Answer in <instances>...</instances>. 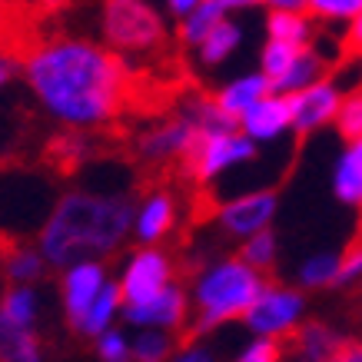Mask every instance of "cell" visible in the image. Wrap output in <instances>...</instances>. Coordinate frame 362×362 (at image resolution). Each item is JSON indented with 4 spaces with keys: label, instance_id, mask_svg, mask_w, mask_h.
I'll list each match as a JSON object with an SVG mask.
<instances>
[{
    "label": "cell",
    "instance_id": "27",
    "mask_svg": "<svg viewBox=\"0 0 362 362\" xmlns=\"http://www.w3.org/2000/svg\"><path fill=\"white\" fill-rule=\"evenodd\" d=\"M130 342H133V362H166L176 352L173 332L166 329H140Z\"/></svg>",
    "mask_w": 362,
    "mask_h": 362
},
{
    "label": "cell",
    "instance_id": "28",
    "mask_svg": "<svg viewBox=\"0 0 362 362\" xmlns=\"http://www.w3.org/2000/svg\"><path fill=\"white\" fill-rule=\"evenodd\" d=\"M240 256L250 266H256L259 273H269L276 266V256H279V243H276L273 230H263V233H256V236H250V240H243Z\"/></svg>",
    "mask_w": 362,
    "mask_h": 362
},
{
    "label": "cell",
    "instance_id": "3",
    "mask_svg": "<svg viewBox=\"0 0 362 362\" xmlns=\"http://www.w3.org/2000/svg\"><path fill=\"white\" fill-rule=\"evenodd\" d=\"M263 286L266 273L250 266L240 252L203 263L193 276V289H189L193 319H189L187 336H209L233 319H243L259 299Z\"/></svg>",
    "mask_w": 362,
    "mask_h": 362
},
{
    "label": "cell",
    "instance_id": "23",
    "mask_svg": "<svg viewBox=\"0 0 362 362\" xmlns=\"http://www.w3.org/2000/svg\"><path fill=\"white\" fill-rule=\"evenodd\" d=\"M0 362H47L40 332L30 326L0 322Z\"/></svg>",
    "mask_w": 362,
    "mask_h": 362
},
{
    "label": "cell",
    "instance_id": "26",
    "mask_svg": "<svg viewBox=\"0 0 362 362\" xmlns=\"http://www.w3.org/2000/svg\"><path fill=\"white\" fill-rule=\"evenodd\" d=\"M339 259L336 252H316L299 266V286L303 289H332L339 283Z\"/></svg>",
    "mask_w": 362,
    "mask_h": 362
},
{
    "label": "cell",
    "instance_id": "31",
    "mask_svg": "<svg viewBox=\"0 0 362 362\" xmlns=\"http://www.w3.org/2000/svg\"><path fill=\"white\" fill-rule=\"evenodd\" d=\"M166 362H223L220 346L206 336H183V342L176 346V352Z\"/></svg>",
    "mask_w": 362,
    "mask_h": 362
},
{
    "label": "cell",
    "instance_id": "32",
    "mask_svg": "<svg viewBox=\"0 0 362 362\" xmlns=\"http://www.w3.org/2000/svg\"><path fill=\"white\" fill-rule=\"evenodd\" d=\"M336 130L349 143L362 136V87L352 90L349 97H342V107L336 113Z\"/></svg>",
    "mask_w": 362,
    "mask_h": 362
},
{
    "label": "cell",
    "instance_id": "42",
    "mask_svg": "<svg viewBox=\"0 0 362 362\" xmlns=\"http://www.w3.org/2000/svg\"><path fill=\"white\" fill-rule=\"evenodd\" d=\"M33 4H37V7H60L64 0H33Z\"/></svg>",
    "mask_w": 362,
    "mask_h": 362
},
{
    "label": "cell",
    "instance_id": "44",
    "mask_svg": "<svg viewBox=\"0 0 362 362\" xmlns=\"http://www.w3.org/2000/svg\"><path fill=\"white\" fill-rule=\"evenodd\" d=\"M359 60H362V57H359Z\"/></svg>",
    "mask_w": 362,
    "mask_h": 362
},
{
    "label": "cell",
    "instance_id": "15",
    "mask_svg": "<svg viewBox=\"0 0 362 362\" xmlns=\"http://www.w3.org/2000/svg\"><path fill=\"white\" fill-rule=\"evenodd\" d=\"M240 130L256 143H273L286 130H293V97L289 93H266L252 110L243 113Z\"/></svg>",
    "mask_w": 362,
    "mask_h": 362
},
{
    "label": "cell",
    "instance_id": "34",
    "mask_svg": "<svg viewBox=\"0 0 362 362\" xmlns=\"http://www.w3.org/2000/svg\"><path fill=\"white\" fill-rule=\"evenodd\" d=\"M286 359V339H269V336H256L240 349V356L230 362H283Z\"/></svg>",
    "mask_w": 362,
    "mask_h": 362
},
{
    "label": "cell",
    "instance_id": "8",
    "mask_svg": "<svg viewBox=\"0 0 362 362\" xmlns=\"http://www.w3.org/2000/svg\"><path fill=\"white\" fill-rule=\"evenodd\" d=\"M197 140H199V127L183 110H176L170 117H163V120L150 123L133 140V146H136V156L143 163L166 166V163H176V160L183 163L189 156V150L197 146Z\"/></svg>",
    "mask_w": 362,
    "mask_h": 362
},
{
    "label": "cell",
    "instance_id": "36",
    "mask_svg": "<svg viewBox=\"0 0 362 362\" xmlns=\"http://www.w3.org/2000/svg\"><path fill=\"white\" fill-rule=\"evenodd\" d=\"M283 362H362V339L349 336V339L342 342L332 356H326V359H296V356H286Z\"/></svg>",
    "mask_w": 362,
    "mask_h": 362
},
{
    "label": "cell",
    "instance_id": "37",
    "mask_svg": "<svg viewBox=\"0 0 362 362\" xmlns=\"http://www.w3.org/2000/svg\"><path fill=\"white\" fill-rule=\"evenodd\" d=\"M342 57H362V13L349 23L346 40H342Z\"/></svg>",
    "mask_w": 362,
    "mask_h": 362
},
{
    "label": "cell",
    "instance_id": "1",
    "mask_svg": "<svg viewBox=\"0 0 362 362\" xmlns=\"http://www.w3.org/2000/svg\"><path fill=\"white\" fill-rule=\"evenodd\" d=\"M23 83L50 120L70 130H100L130 103V66L113 47L87 37H47L21 60Z\"/></svg>",
    "mask_w": 362,
    "mask_h": 362
},
{
    "label": "cell",
    "instance_id": "12",
    "mask_svg": "<svg viewBox=\"0 0 362 362\" xmlns=\"http://www.w3.org/2000/svg\"><path fill=\"white\" fill-rule=\"evenodd\" d=\"M110 283L103 259H80V263L60 269V306L70 322V329H77L80 319L87 316V309L97 303L103 286Z\"/></svg>",
    "mask_w": 362,
    "mask_h": 362
},
{
    "label": "cell",
    "instance_id": "13",
    "mask_svg": "<svg viewBox=\"0 0 362 362\" xmlns=\"http://www.w3.org/2000/svg\"><path fill=\"white\" fill-rule=\"evenodd\" d=\"M289 97H293V130H296V136H309L319 127L336 123V113L342 107V93L329 77L299 90V93H289Z\"/></svg>",
    "mask_w": 362,
    "mask_h": 362
},
{
    "label": "cell",
    "instance_id": "43",
    "mask_svg": "<svg viewBox=\"0 0 362 362\" xmlns=\"http://www.w3.org/2000/svg\"><path fill=\"white\" fill-rule=\"evenodd\" d=\"M11 4H13V0H0V13L7 11V7H11Z\"/></svg>",
    "mask_w": 362,
    "mask_h": 362
},
{
    "label": "cell",
    "instance_id": "18",
    "mask_svg": "<svg viewBox=\"0 0 362 362\" xmlns=\"http://www.w3.org/2000/svg\"><path fill=\"white\" fill-rule=\"evenodd\" d=\"M243 37H246V30H243V23H236L233 17L230 21H223V23H216V27L193 47V50H197V64L206 66V70L226 64V60L243 47Z\"/></svg>",
    "mask_w": 362,
    "mask_h": 362
},
{
    "label": "cell",
    "instance_id": "35",
    "mask_svg": "<svg viewBox=\"0 0 362 362\" xmlns=\"http://www.w3.org/2000/svg\"><path fill=\"white\" fill-rule=\"evenodd\" d=\"M362 279V226L359 233L352 236V243L346 246V252H342L339 259V289H349V286H356Z\"/></svg>",
    "mask_w": 362,
    "mask_h": 362
},
{
    "label": "cell",
    "instance_id": "21",
    "mask_svg": "<svg viewBox=\"0 0 362 362\" xmlns=\"http://www.w3.org/2000/svg\"><path fill=\"white\" fill-rule=\"evenodd\" d=\"M123 313V289L117 279H110V283L103 286V293L97 296V303L87 309V316L80 319V326L74 332L77 336H83V339H97L100 332H107L113 326V319Z\"/></svg>",
    "mask_w": 362,
    "mask_h": 362
},
{
    "label": "cell",
    "instance_id": "39",
    "mask_svg": "<svg viewBox=\"0 0 362 362\" xmlns=\"http://www.w3.org/2000/svg\"><path fill=\"white\" fill-rule=\"evenodd\" d=\"M163 4H166V13H170V17L183 21V17H189V13L197 11L203 0H163Z\"/></svg>",
    "mask_w": 362,
    "mask_h": 362
},
{
    "label": "cell",
    "instance_id": "10",
    "mask_svg": "<svg viewBox=\"0 0 362 362\" xmlns=\"http://www.w3.org/2000/svg\"><path fill=\"white\" fill-rule=\"evenodd\" d=\"M120 319L133 329H166L187 332L193 319V299L180 283L166 286L163 293L143 299V303H123Z\"/></svg>",
    "mask_w": 362,
    "mask_h": 362
},
{
    "label": "cell",
    "instance_id": "45",
    "mask_svg": "<svg viewBox=\"0 0 362 362\" xmlns=\"http://www.w3.org/2000/svg\"><path fill=\"white\" fill-rule=\"evenodd\" d=\"M359 226H362V223H359Z\"/></svg>",
    "mask_w": 362,
    "mask_h": 362
},
{
    "label": "cell",
    "instance_id": "29",
    "mask_svg": "<svg viewBox=\"0 0 362 362\" xmlns=\"http://www.w3.org/2000/svg\"><path fill=\"white\" fill-rule=\"evenodd\" d=\"M299 50H303V47H296V44L266 40L263 50H259V70H263L266 77H269V83H276V80H279L286 70L293 66V60L299 57Z\"/></svg>",
    "mask_w": 362,
    "mask_h": 362
},
{
    "label": "cell",
    "instance_id": "6",
    "mask_svg": "<svg viewBox=\"0 0 362 362\" xmlns=\"http://www.w3.org/2000/svg\"><path fill=\"white\" fill-rule=\"evenodd\" d=\"M256 146H259V143L250 140L240 127L206 133V136H199L197 146H193L189 156L183 160V173H187L197 187H206V183L220 180L233 166L252 163V160H256Z\"/></svg>",
    "mask_w": 362,
    "mask_h": 362
},
{
    "label": "cell",
    "instance_id": "41",
    "mask_svg": "<svg viewBox=\"0 0 362 362\" xmlns=\"http://www.w3.org/2000/svg\"><path fill=\"white\" fill-rule=\"evenodd\" d=\"M269 11H306L309 0H263Z\"/></svg>",
    "mask_w": 362,
    "mask_h": 362
},
{
    "label": "cell",
    "instance_id": "24",
    "mask_svg": "<svg viewBox=\"0 0 362 362\" xmlns=\"http://www.w3.org/2000/svg\"><path fill=\"white\" fill-rule=\"evenodd\" d=\"M332 189H336V197L342 203L362 206V136L352 140L346 146V153L339 156L336 173H332Z\"/></svg>",
    "mask_w": 362,
    "mask_h": 362
},
{
    "label": "cell",
    "instance_id": "38",
    "mask_svg": "<svg viewBox=\"0 0 362 362\" xmlns=\"http://www.w3.org/2000/svg\"><path fill=\"white\" fill-rule=\"evenodd\" d=\"M17 70H21V64H17V57L11 54V50H0V90L7 87L13 77H17Z\"/></svg>",
    "mask_w": 362,
    "mask_h": 362
},
{
    "label": "cell",
    "instance_id": "20",
    "mask_svg": "<svg viewBox=\"0 0 362 362\" xmlns=\"http://www.w3.org/2000/svg\"><path fill=\"white\" fill-rule=\"evenodd\" d=\"M40 319V293L30 283H11L0 296V322L11 326H30L37 329Z\"/></svg>",
    "mask_w": 362,
    "mask_h": 362
},
{
    "label": "cell",
    "instance_id": "30",
    "mask_svg": "<svg viewBox=\"0 0 362 362\" xmlns=\"http://www.w3.org/2000/svg\"><path fill=\"white\" fill-rule=\"evenodd\" d=\"M93 352L100 362H133V342L127 339V332L113 329V326L93 339Z\"/></svg>",
    "mask_w": 362,
    "mask_h": 362
},
{
    "label": "cell",
    "instance_id": "33",
    "mask_svg": "<svg viewBox=\"0 0 362 362\" xmlns=\"http://www.w3.org/2000/svg\"><path fill=\"white\" fill-rule=\"evenodd\" d=\"M306 13L316 21H356L362 13V0H309Z\"/></svg>",
    "mask_w": 362,
    "mask_h": 362
},
{
    "label": "cell",
    "instance_id": "7",
    "mask_svg": "<svg viewBox=\"0 0 362 362\" xmlns=\"http://www.w3.org/2000/svg\"><path fill=\"white\" fill-rule=\"evenodd\" d=\"M306 313V296L283 283H266L259 299L243 316V326L252 336H269V339H289L303 326Z\"/></svg>",
    "mask_w": 362,
    "mask_h": 362
},
{
    "label": "cell",
    "instance_id": "5",
    "mask_svg": "<svg viewBox=\"0 0 362 362\" xmlns=\"http://www.w3.org/2000/svg\"><path fill=\"white\" fill-rule=\"evenodd\" d=\"M100 33L123 57H150L166 47V21L150 0H103Z\"/></svg>",
    "mask_w": 362,
    "mask_h": 362
},
{
    "label": "cell",
    "instance_id": "14",
    "mask_svg": "<svg viewBox=\"0 0 362 362\" xmlns=\"http://www.w3.org/2000/svg\"><path fill=\"white\" fill-rule=\"evenodd\" d=\"M176 226V197L170 189H150L136 199L133 236L140 246H160Z\"/></svg>",
    "mask_w": 362,
    "mask_h": 362
},
{
    "label": "cell",
    "instance_id": "2",
    "mask_svg": "<svg viewBox=\"0 0 362 362\" xmlns=\"http://www.w3.org/2000/svg\"><path fill=\"white\" fill-rule=\"evenodd\" d=\"M136 199L130 189H66L37 233L50 269H66L80 259H107L133 236Z\"/></svg>",
    "mask_w": 362,
    "mask_h": 362
},
{
    "label": "cell",
    "instance_id": "4",
    "mask_svg": "<svg viewBox=\"0 0 362 362\" xmlns=\"http://www.w3.org/2000/svg\"><path fill=\"white\" fill-rule=\"evenodd\" d=\"M50 180L37 170L17 166L0 173V236L23 243V236L44 230L47 216L57 206Z\"/></svg>",
    "mask_w": 362,
    "mask_h": 362
},
{
    "label": "cell",
    "instance_id": "25",
    "mask_svg": "<svg viewBox=\"0 0 362 362\" xmlns=\"http://www.w3.org/2000/svg\"><path fill=\"white\" fill-rule=\"evenodd\" d=\"M266 37L269 40H283V44L309 47L313 40V21L306 11H269L266 17Z\"/></svg>",
    "mask_w": 362,
    "mask_h": 362
},
{
    "label": "cell",
    "instance_id": "22",
    "mask_svg": "<svg viewBox=\"0 0 362 362\" xmlns=\"http://www.w3.org/2000/svg\"><path fill=\"white\" fill-rule=\"evenodd\" d=\"M326 74H329L326 57L319 54V50H313V47H303L299 57L293 60V66L273 83V90L276 93H299V90H306V87H313V83H319V80H326Z\"/></svg>",
    "mask_w": 362,
    "mask_h": 362
},
{
    "label": "cell",
    "instance_id": "19",
    "mask_svg": "<svg viewBox=\"0 0 362 362\" xmlns=\"http://www.w3.org/2000/svg\"><path fill=\"white\" fill-rule=\"evenodd\" d=\"M0 269H4V276H7V283H30V286H37L47 276L50 263H47V256H44L40 246L11 243V246L4 250V263H0Z\"/></svg>",
    "mask_w": 362,
    "mask_h": 362
},
{
    "label": "cell",
    "instance_id": "17",
    "mask_svg": "<svg viewBox=\"0 0 362 362\" xmlns=\"http://www.w3.org/2000/svg\"><path fill=\"white\" fill-rule=\"evenodd\" d=\"M266 93H273V83H269V77H266L263 70H256V74H243V77L223 83L213 97H216L223 113H230L233 120H243V113L252 110Z\"/></svg>",
    "mask_w": 362,
    "mask_h": 362
},
{
    "label": "cell",
    "instance_id": "40",
    "mask_svg": "<svg viewBox=\"0 0 362 362\" xmlns=\"http://www.w3.org/2000/svg\"><path fill=\"white\" fill-rule=\"evenodd\" d=\"M349 316L362 326V279H359L356 286H352V296H349Z\"/></svg>",
    "mask_w": 362,
    "mask_h": 362
},
{
    "label": "cell",
    "instance_id": "9",
    "mask_svg": "<svg viewBox=\"0 0 362 362\" xmlns=\"http://www.w3.org/2000/svg\"><path fill=\"white\" fill-rule=\"evenodd\" d=\"M117 283L123 289V303H143V299L156 296L166 286L176 283L173 256L160 246H140L123 259Z\"/></svg>",
    "mask_w": 362,
    "mask_h": 362
},
{
    "label": "cell",
    "instance_id": "11",
    "mask_svg": "<svg viewBox=\"0 0 362 362\" xmlns=\"http://www.w3.org/2000/svg\"><path fill=\"white\" fill-rule=\"evenodd\" d=\"M276 206H279V197L276 189H252V193H243V197L226 199L220 209H216V223L220 230L230 236V240H250L256 233H263L273 226Z\"/></svg>",
    "mask_w": 362,
    "mask_h": 362
},
{
    "label": "cell",
    "instance_id": "16",
    "mask_svg": "<svg viewBox=\"0 0 362 362\" xmlns=\"http://www.w3.org/2000/svg\"><path fill=\"white\" fill-rule=\"evenodd\" d=\"M263 0H203L197 11L189 13V17H183L180 21V30H176V37H180V44L183 47H197L203 37H206L216 23L230 21L233 13H243V11H252V7H259Z\"/></svg>",
    "mask_w": 362,
    "mask_h": 362
}]
</instances>
